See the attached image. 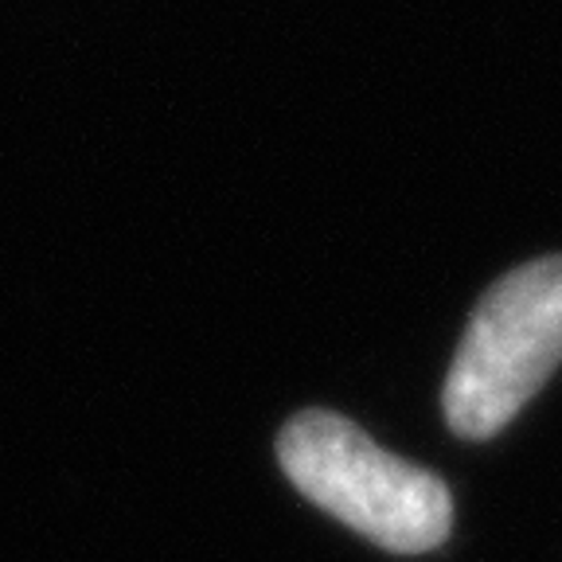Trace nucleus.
Wrapping results in <instances>:
<instances>
[{"label":"nucleus","instance_id":"1","mask_svg":"<svg viewBox=\"0 0 562 562\" xmlns=\"http://www.w3.org/2000/svg\"><path fill=\"white\" fill-rule=\"evenodd\" d=\"M278 461L316 508L395 554L446 543L453 524L449 488L430 469L379 449L356 422L305 411L281 430Z\"/></svg>","mask_w":562,"mask_h":562},{"label":"nucleus","instance_id":"2","mask_svg":"<svg viewBox=\"0 0 562 562\" xmlns=\"http://www.w3.org/2000/svg\"><path fill=\"white\" fill-rule=\"evenodd\" d=\"M562 363V258L519 266L484 293L446 379V422L492 438Z\"/></svg>","mask_w":562,"mask_h":562}]
</instances>
